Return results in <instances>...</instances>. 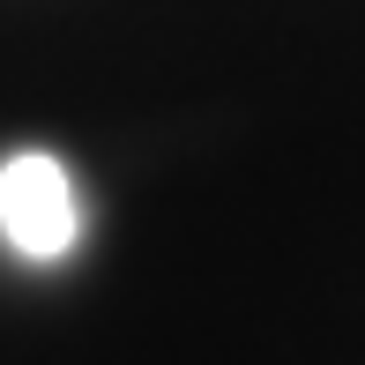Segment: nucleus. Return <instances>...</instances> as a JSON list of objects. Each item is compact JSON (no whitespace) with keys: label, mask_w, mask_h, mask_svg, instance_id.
<instances>
[{"label":"nucleus","mask_w":365,"mask_h":365,"mask_svg":"<svg viewBox=\"0 0 365 365\" xmlns=\"http://www.w3.org/2000/svg\"><path fill=\"white\" fill-rule=\"evenodd\" d=\"M0 239L23 261H60L82 239V202L60 157L45 149H15L0 164Z\"/></svg>","instance_id":"obj_1"}]
</instances>
